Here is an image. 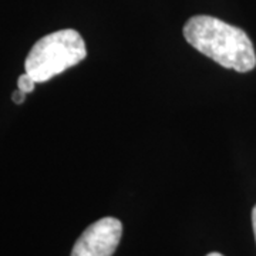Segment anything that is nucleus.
Wrapping results in <instances>:
<instances>
[{
    "instance_id": "f257e3e1",
    "label": "nucleus",
    "mask_w": 256,
    "mask_h": 256,
    "mask_svg": "<svg viewBox=\"0 0 256 256\" xmlns=\"http://www.w3.org/2000/svg\"><path fill=\"white\" fill-rule=\"evenodd\" d=\"M182 32L194 48L225 68L248 73L256 67L255 48L242 28L201 14L190 18Z\"/></svg>"
},
{
    "instance_id": "f03ea898",
    "label": "nucleus",
    "mask_w": 256,
    "mask_h": 256,
    "mask_svg": "<svg viewBox=\"0 0 256 256\" xmlns=\"http://www.w3.org/2000/svg\"><path fill=\"white\" fill-rule=\"evenodd\" d=\"M87 56L82 34L64 28L42 37L26 57L24 68L36 82H48L57 74L82 63Z\"/></svg>"
},
{
    "instance_id": "7ed1b4c3",
    "label": "nucleus",
    "mask_w": 256,
    "mask_h": 256,
    "mask_svg": "<svg viewBox=\"0 0 256 256\" xmlns=\"http://www.w3.org/2000/svg\"><path fill=\"white\" fill-rule=\"evenodd\" d=\"M122 235V224L116 218L94 222L74 244L72 256H112Z\"/></svg>"
},
{
    "instance_id": "20e7f679",
    "label": "nucleus",
    "mask_w": 256,
    "mask_h": 256,
    "mask_svg": "<svg viewBox=\"0 0 256 256\" xmlns=\"http://www.w3.org/2000/svg\"><path fill=\"white\" fill-rule=\"evenodd\" d=\"M34 86H36L34 78H33L32 76H28V73L22 74V76L18 77V90H22V92H24L26 94L33 92V90H34Z\"/></svg>"
},
{
    "instance_id": "39448f33",
    "label": "nucleus",
    "mask_w": 256,
    "mask_h": 256,
    "mask_svg": "<svg viewBox=\"0 0 256 256\" xmlns=\"http://www.w3.org/2000/svg\"><path fill=\"white\" fill-rule=\"evenodd\" d=\"M12 100L14 101L16 104H22L23 101L26 100V92H22V90H16V92L12 94Z\"/></svg>"
},
{
    "instance_id": "423d86ee",
    "label": "nucleus",
    "mask_w": 256,
    "mask_h": 256,
    "mask_svg": "<svg viewBox=\"0 0 256 256\" xmlns=\"http://www.w3.org/2000/svg\"><path fill=\"white\" fill-rule=\"evenodd\" d=\"M252 226H254V234H255V240H256V205L252 210Z\"/></svg>"
},
{
    "instance_id": "0eeeda50",
    "label": "nucleus",
    "mask_w": 256,
    "mask_h": 256,
    "mask_svg": "<svg viewBox=\"0 0 256 256\" xmlns=\"http://www.w3.org/2000/svg\"><path fill=\"white\" fill-rule=\"evenodd\" d=\"M206 256H224L222 254H218V252H212V254H208Z\"/></svg>"
}]
</instances>
